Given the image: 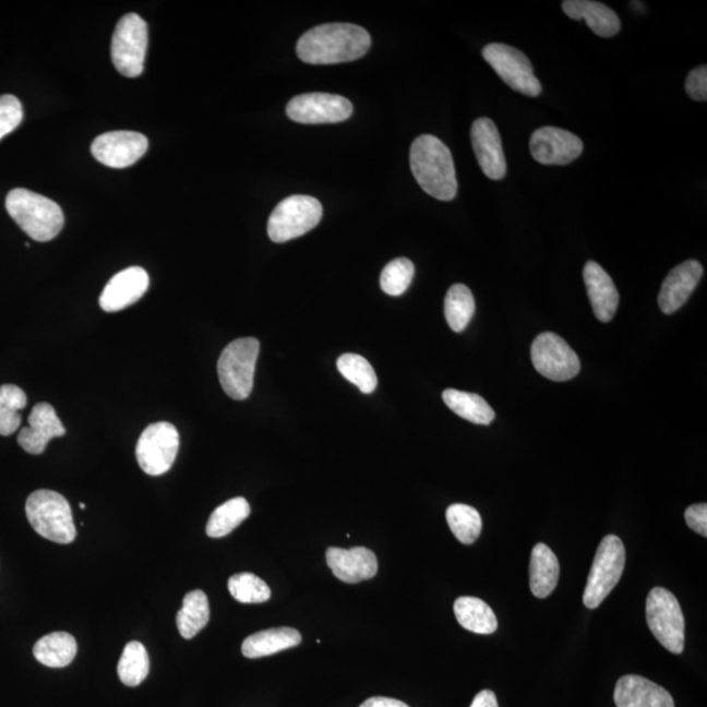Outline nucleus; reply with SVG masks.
<instances>
[{
	"mask_svg": "<svg viewBox=\"0 0 707 707\" xmlns=\"http://www.w3.org/2000/svg\"><path fill=\"white\" fill-rule=\"evenodd\" d=\"M371 46V37L362 26L333 23L314 26L299 38L298 57L311 64H334L357 61Z\"/></svg>",
	"mask_w": 707,
	"mask_h": 707,
	"instance_id": "nucleus-1",
	"label": "nucleus"
},
{
	"mask_svg": "<svg viewBox=\"0 0 707 707\" xmlns=\"http://www.w3.org/2000/svg\"><path fill=\"white\" fill-rule=\"evenodd\" d=\"M412 176L426 193L439 201H452L457 194V177L451 151L436 136L423 134L410 147Z\"/></svg>",
	"mask_w": 707,
	"mask_h": 707,
	"instance_id": "nucleus-2",
	"label": "nucleus"
},
{
	"mask_svg": "<svg viewBox=\"0 0 707 707\" xmlns=\"http://www.w3.org/2000/svg\"><path fill=\"white\" fill-rule=\"evenodd\" d=\"M5 208L20 228L36 241H50L62 231L64 216L58 203L28 189H13L7 195Z\"/></svg>",
	"mask_w": 707,
	"mask_h": 707,
	"instance_id": "nucleus-3",
	"label": "nucleus"
},
{
	"mask_svg": "<svg viewBox=\"0 0 707 707\" xmlns=\"http://www.w3.org/2000/svg\"><path fill=\"white\" fill-rule=\"evenodd\" d=\"M25 514L39 536L57 543L76 539L74 517L68 500L52 490H37L25 503Z\"/></svg>",
	"mask_w": 707,
	"mask_h": 707,
	"instance_id": "nucleus-4",
	"label": "nucleus"
},
{
	"mask_svg": "<svg viewBox=\"0 0 707 707\" xmlns=\"http://www.w3.org/2000/svg\"><path fill=\"white\" fill-rule=\"evenodd\" d=\"M259 354V339L252 337L235 339L223 350L218 375L226 395L238 402L251 396Z\"/></svg>",
	"mask_w": 707,
	"mask_h": 707,
	"instance_id": "nucleus-5",
	"label": "nucleus"
},
{
	"mask_svg": "<svg viewBox=\"0 0 707 707\" xmlns=\"http://www.w3.org/2000/svg\"><path fill=\"white\" fill-rule=\"evenodd\" d=\"M626 552L620 537L608 535L601 540L589 572L583 602L589 609L600 607L624 573Z\"/></svg>",
	"mask_w": 707,
	"mask_h": 707,
	"instance_id": "nucleus-6",
	"label": "nucleus"
},
{
	"mask_svg": "<svg viewBox=\"0 0 707 707\" xmlns=\"http://www.w3.org/2000/svg\"><path fill=\"white\" fill-rule=\"evenodd\" d=\"M323 218V205L310 195H291L278 203L267 221L274 242H286L310 232Z\"/></svg>",
	"mask_w": 707,
	"mask_h": 707,
	"instance_id": "nucleus-7",
	"label": "nucleus"
},
{
	"mask_svg": "<svg viewBox=\"0 0 707 707\" xmlns=\"http://www.w3.org/2000/svg\"><path fill=\"white\" fill-rule=\"evenodd\" d=\"M646 619L661 646L672 654L684 651L685 622L676 596L666 588H654L647 596Z\"/></svg>",
	"mask_w": 707,
	"mask_h": 707,
	"instance_id": "nucleus-8",
	"label": "nucleus"
},
{
	"mask_svg": "<svg viewBox=\"0 0 707 707\" xmlns=\"http://www.w3.org/2000/svg\"><path fill=\"white\" fill-rule=\"evenodd\" d=\"M148 45L147 23L128 13L118 22L111 39V61L120 74L127 77L140 76L143 72L144 57Z\"/></svg>",
	"mask_w": 707,
	"mask_h": 707,
	"instance_id": "nucleus-9",
	"label": "nucleus"
},
{
	"mask_svg": "<svg viewBox=\"0 0 707 707\" xmlns=\"http://www.w3.org/2000/svg\"><path fill=\"white\" fill-rule=\"evenodd\" d=\"M482 57L511 89L529 97L541 95V83L535 75L534 65L520 50L504 44H489Z\"/></svg>",
	"mask_w": 707,
	"mask_h": 707,
	"instance_id": "nucleus-10",
	"label": "nucleus"
},
{
	"mask_svg": "<svg viewBox=\"0 0 707 707\" xmlns=\"http://www.w3.org/2000/svg\"><path fill=\"white\" fill-rule=\"evenodd\" d=\"M180 448L179 431L172 423L149 424L137 441V464L148 476H161L172 468Z\"/></svg>",
	"mask_w": 707,
	"mask_h": 707,
	"instance_id": "nucleus-11",
	"label": "nucleus"
},
{
	"mask_svg": "<svg viewBox=\"0 0 707 707\" xmlns=\"http://www.w3.org/2000/svg\"><path fill=\"white\" fill-rule=\"evenodd\" d=\"M530 357L536 371L553 382H567L580 371L579 357L559 334L546 332L537 336Z\"/></svg>",
	"mask_w": 707,
	"mask_h": 707,
	"instance_id": "nucleus-12",
	"label": "nucleus"
},
{
	"mask_svg": "<svg viewBox=\"0 0 707 707\" xmlns=\"http://www.w3.org/2000/svg\"><path fill=\"white\" fill-rule=\"evenodd\" d=\"M352 104L333 94H304L291 98L286 113L291 121L305 124L338 123L352 115Z\"/></svg>",
	"mask_w": 707,
	"mask_h": 707,
	"instance_id": "nucleus-13",
	"label": "nucleus"
},
{
	"mask_svg": "<svg viewBox=\"0 0 707 707\" xmlns=\"http://www.w3.org/2000/svg\"><path fill=\"white\" fill-rule=\"evenodd\" d=\"M148 140L135 131H109L97 136L91 153L97 161L110 168H128L146 154Z\"/></svg>",
	"mask_w": 707,
	"mask_h": 707,
	"instance_id": "nucleus-14",
	"label": "nucleus"
},
{
	"mask_svg": "<svg viewBox=\"0 0 707 707\" xmlns=\"http://www.w3.org/2000/svg\"><path fill=\"white\" fill-rule=\"evenodd\" d=\"M530 155L543 166H567L583 153L579 136L553 127L534 131L529 141Z\"/></svg>",
	"mask_w": 707,
	"mask_h": 707,
	"instance_id": "nucleus-15",
	"label": "nucleus"
},
{
	"mask_svg": "<svg viewBox=\"0 0 707 707\" xmlns=\"http://www.w3.org/2000/svg\"><path fill=\"white\" fill-rule=\"evenodd\" d=\"M470 140L482 172L491 180H502L507 172V163L496 124L490 118H478L471 124Z\"/></svg>",
	"mask_w": 707,
	"mask_h": 707,
	"instance_id": "nucleus-16",
	"label": "nucleus"
},
{
	"mask_svg": "<svg viewBox=\"0 0 707 707\" xmlns=\"http://www.w3.org/2000/svg\"><path fill=\"white\" fill-rule=\"evenodd\" d=\"M149 277L140 266H131L110 278L101 293L100 307L105 312H118L136 303L148 290Z\"/></svg>",
	"mask_w": 707,
	"mask_h": 707,
	"instance_id": "nucleus-17",
	"label": "nucleus"
},
{
	"mask_svg": "<svg viewBox=\"0 0 707 707\" xmlns=\"http://www.w3.org/2000/svg\"><path fill=\"white\" fill-rule=\"evenodd\" d=\"M704 267L696 260H687L672 268L660 287L658 304L664 314H672L683 307L699 284Z\"/></svg>",
	"mask_w": 707,
	"mask_h": 707,
	"instance_id": "nucleus-18",
	"label": "nucleus"
},
{
	"mask_svg": "<svg viewBox=\"0 0 707 707\" xmlns=\"http://www.w3.org/2000/svg\"><path fill=\"white\" fill-rule=\"evenodd\" d=\"M29 426L20 431L17 443L31 455H41L51 439L61 438L65 429L57 411L48 403H39L32 409Z\"/></svg>",
	"mask_w": 707,
	"mask_h": 707,
	"instance_id": "nucleus-19",
	"label": "nucleus"
},
{
	"mask_svg": "<svg viewBox=\"0 0 707 707\" xmlns=\"http://www.w3.org/2000/svg\"><path fill=\"white\" fill-rule=\"evenodd\" d=\"M326 563L339 580L356 585L369 580L378 574V559L372 550L357 547L352 549L329 548Z\"/></svg>",
	"mask_w": 707,
	"mask_h": 707,
	"instance_id": "nucleus-20",
	"label": "nucleus"
},
{
	"mask_svg": "<svg viewBox=\"0 0 707 707\" xmlns=\"http://www.w3.org/2000/svg\"><path fill=\"white\" fill-rule=\"evenodd\" d=\"M614 704L618 707H674L664 687L637 674H627L618 681Z\"/></svg>",
	"mask_w": 707,
	"mask_h": 707,
	"instance_id": "nucleus-21",
	"label": "nucleus"
},
{
	"mask_svg": "<svg viewBox=\"0 0 707 707\" xmlns=\"http://www.w3.org/2000/svg\"><path fill=\"white\" fill-rule=\"evenodd\" d=\"M583 279H585L596 319L601 323H609L614 317L620 304V295L614 281L595 261H588L583 268Z\"/></svg>",
	"mask_w": 707,
	"mask_h": 707,
	"instance_id": "nucleus-22",
	"label": "nucleus"
},
{
	"mask_svg": "<svg viewBox=\"0 0 707 707\" xmlns=\"http://www.w3.org/2000/svg\"><path fill=\"white\" fill-rule=\"evenodd\" d=\"M562 10L570 19L585 20L595 35L602 38L613 37L621 29L618 13L606 4L592 0H565Z\"/></svg>",
	"mask_w": 707,
	"mask_h": 707,
	"instance_id": "nucleus-23",
	"label": "nucleus"
},
{
	"mask_svg": "<svg viewBox=\"0 0 707 707\" xmlns=\"http://www.w3.org/2000/svg\"><path fill=\"white\" fill-rule=\"evenodd\" d=\"M301 644V634L292 627H274L249 635L242 642L241 651L248 659L271 657Z\"/></svg>",
	"mask_w": 707,
	"mask_h": 707,
	"instance_id": "nucleus-24",
	"label": "nucleus"
},
{
	"mask_svg": "<svg viewBox=\"0 0 707 707\" xmlns=\"http://www.w3.org/2000/svg\"><path fill=\"white\" fill-rule=\"evenodd\" d=\"M560 563L555 554L546 543H537L530 555L529 587L539 599H546L552 594L559 583Z\"/></svg>",
	"mask_w": 707,
	"mask_h": 707,
	"instance_id": "nucleus-25",
	"label": "nucleus"
},
{
	"mask_svg": "<svg viewBox=\"0 0 707 707\" xmlns=\"http://www.w3.org/2000/svg\"><path fill=\"white\" fill-rule=\"evenodd\" d=\"M77 652L76 639L65 632L45 635L33 647L39 663L49 668H63L72 663Z\"/></svg>",
	"mask_w": 707,
	"mask_h": 707,
	"instance_id": "nucleus-26",
	"label": "nucleus"
},
{
	"mask_svg": "<svg viewBox=\"0 0 707 707\" xmlns=\"http://www.w3.org/2000/svg\"><path fill=\"white\" fill-rule=\"evenodd\" d=\"M454 611L458 624L476 634H493L498 621L493 609L481 599L462 596L455 601Z\"/></svg>",
	"mask_w": 707,
	"mask_h": 707,
	"instance_id": "nucleus-27",
	"label": "nucleus"
},
{
	"mask_svg": "<svg viewBox=\"0 0 707 707\" xmlns=\"http://www.w3.org/2000/svg\"><path fill=\"white\" fill-rule=\"evenodd\" d=\"M443 402L455 415L471 423L490 424L495 419V411L476 393L445 390Z\"/></svg>",
	"mask_w": 707,
	"mask_h": 707,
	"instance_id": "nucleus-28",
	"label": "nucleus"
},
{
	"mask_svg": "<svg viewBox=\"0 0 707 707\" xmlns=\"http://www.w3.org/2000/svg\"><path fill=\"white\" fill-rule=\"evenodd\" d=\"M208 620L209 606L206 594L201 589L187 594L176 618L181 637L194 638L208 624Z\"/></svg>",
	"mask_w": 707,
	"mask_h": 707,
	"instance_id": "nucleus-29",
	"label": "nucleus"
},
{
	"mask_svg": "<svg viewBox=\"0 0 707 707\" xmlns=\"http://www.w3.org/2000/svg\"><path fill=\"white\" fill-rule=\"evenodd\" d=\"M249 515H251V506L245 498H232L214 510L207 522L206 534L213 539H220L238 528Z\"/></svg>",
	"mask_w": 707,
	"mask_h": 707,
	"instance_id": "nucleus-30",
	"label": "nucleus"
},
{
	"mask_svg": "<svg viewBox=\"0 0 707 707\" xmlns=\"http://www.w3.org/2000/svg\"><path fill=\"white\" fill-rule=\"evenodd\" d=\"M476 311L474 293L465 285L458 284L450 288L444 300L445 320L452 331L460 333L470 323Z\"/></svg>",
	"mask_w": 707,
	"mask_h": 707,
	"instance_id": "nucleus-31",
	"label": "nucleus"
},
{
	"mask_svg": "<svg viewBox=\"0 0 707 707\" xmlns=\"http://www.w3.org/2000/svg\"><path fill=\"white\" fill-rule=\"evenodd\" d=\"M117 671L118 678L124 685H141L149 673V657L146 647L141 642H130L123 648Z\"/></svg>",
	"mask_w": 707,
	"mask_h": 707,
	"instance_id": "nucleus-32",
	"label": "nucleus"
},
{
	"mask_svg": "<svg viewBox=\"0 0 707 707\" xmlns=\"http://www.w3.org/2000/svg\"><path fill=\"white\" fill-rule=\"evenodd\" d=\"M445 516L452 534L465 546H470L480 537L482 519L475 507L462 503L452 504Z\"/></svg>",
	"mask_w": 707,
	"mask_h": 707,
	"instance_id": "nucleus-33",
	"label": "nucleus"
},
{
	"mask_svg": "<svg viewBox=\"0 0 707 707\" xmlns=\"http://www.w3.org/2000/svg\"><path fill=\"white\" fill-rule=\"evenodd\" d=\"M28 404L25 392L16 385L4 384L0 386V435L9 436L22 423L20 410Z\"/></svg>",
	"mask_w": 707,
	"mask_h": 707,
	"instance_id": "nucleus-34",
	"label": "nucleus"
},
{
	"mask_svg": "<svg viewBox=\"0 0 707 707\" xmlns=\"http://www.w3.org/2000/svg\"><path fill=\"white\" fill-rule=\"evenodd\" d=\"M337 369L346 380L357 385L364 395H370L378 386L375 370L369 360L358 354H344L337 360Z\"/></svg>",
	"mask_w": 707,
	"mask_h": 707,
	"instance_id": "nucleus-35",
	"label": "nucleus"
},
{
	"mask_svg": "<svg viewBox=\"0 0 707 707\" xmlns=\"http://www.w3.org/2000/svg\"><path fill=\"white\" fill-rule=\"evenodd\" d=\"M228 591L241 604H261L271 599V587L257 575L251 573L235 574L228 580Z\"/></svg>",
	"mask_w": 707,
	"mask_h": 707,
	"instance_id": "nucleus-36",
	"label": "nucleus"
},
{
	"mask_svg": "<svg viewBox=\"0 0 707 707\" xmlns=\"http://www.w3.org/2000/svg\"><path fill=\"white\" fill-rule=\"evenodd\" d=\"M415 273V264L410 260L404 257L393 260L383 268L380 286L391 297H399L408 290Z\"/></svg>",
	"mask_w": 707,
	"mask_h": 707,
	"instance_id": "nucleus-37",
	"label": "nucleus"
},
{
	"mask_svg": "<svg viewBox=\"0 0 707 707\" xmlns=\"http://www.w3.org/2000/svg\"><path fill=\"white\" fill-rule=\"evenodd\" d=\"M24 118L23 105L12 95L0 96V141L12 133Z\"/></svg>",
	"mask_w": 707,
	"mask_h": 707,
	"instance_id": "nucleus-38",
	"label": "nucleus"
},
{
	"mask_svg": "<svg viewBox=\"0 0 707 707\" xmlns=\"http://www.w3.org/2000/svg\"><path fill=\"white\" fill-rule=\"evenodd\" d=\"M687 96L696 101H706L707 98V68L699 65L687 74L685 81Z\"/></svg>",
	"mask_w": 707,
	"mask_h": 707,
	"instance_id": "nucleus-39",
	"label": "nucleus"
},
{
	"mask_svg": "<svg viewBox=\"0 0 707 707\" xmlns=\"http://www.w3.org/2000/svg\"><path fill=\"white\" fill-rule=\"evenodd\" d=\"M687 527L700 536H707V504L698 503L687 507L685 511Z\"/></svg>",
	"mask_w": 707,
	"mask_h": 707,
	"instance_id": "nucleus-40",
	"label": "nucleus"
},
{
	"mask_svg": "<svg viewBox=\"0 0 707 707\" xmlns=\"http://www.w3.org/2000/svg\"><path fill=\"white\" fill-rule=\"evenodd\" d=\"M359 707H409L403 700L388 697H372L367 700Z\"/></svg>",
	"mask_w": 707,
	"mask_h": 707,
	"instance_id": "nucleus-41",
	"label": "nucleus"
},
{
	"mask_svg": "<svg viewBox=\"0 0 707 707\" xmlns=\"http://www.w3.org/2000/svg\"><path fill=\"white\" fill-rule=\"evenodd\" d=\"M470 707H500V705H498L494 692L481 691L477 694Z\"/></svg>",
	"mask_w": 707,
	"mask_h": 707,
	"instance_id": "nucleus-42",
	"label": "nucleus"
},
{
	"mask_svg": "<svg viewBox=\"0 0 707 707\" xmlns=\"http://www.w3.org/2000/svg\"><path fill=\"white\" fill-rule=\"evenodd\" d=\"M81 508H82V510L85 508V504H84V503H81Z\"/></svg>",
	"mask_w": 707,
	"mask_h": 707,
	"instance_id": "nucleus-43",
	"label": "nucleus"
}]
</instances>
